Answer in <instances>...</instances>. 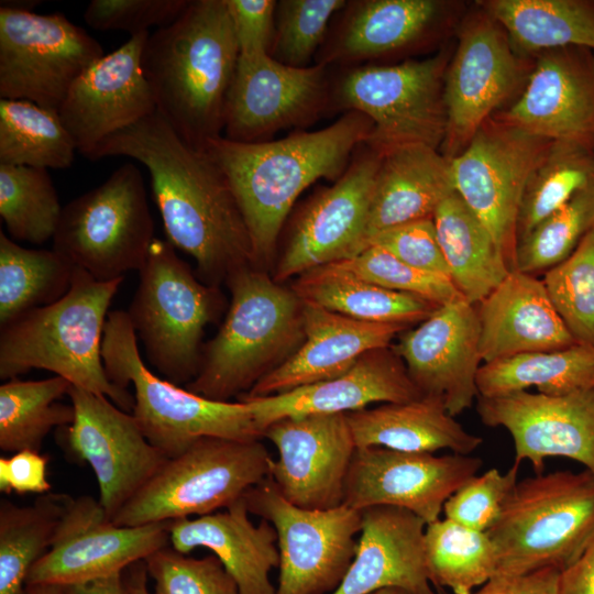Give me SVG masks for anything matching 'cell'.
Listing matches in <instances>:
<instances>
[{"instance_id": "19", "label": "cell", "mask_w": 594, "mask_h": 594, "mask_svg": "<svg viewBox=\"0 0 594 594\" xmlns=\"http://www.w3.org/2000/svg\"><path fill=\"white\" fill-rule=\"evenodd\" d=\"M382 156L360 145L343 175L310 198L290 228L274 279L284 282L362 251Z\"/></svg>"}, {"instance_id": "18", "label": "cell", "mask_w": 594, "mask_h": 594, "mask_svg": "<svg viewBox=\"0 0 594 594\" xmlns=\"http://www.w3.org/2000/svg\"><path fill=\"white\" fill-rule=\"evenodd\" d=\"M167 546V521L118 526L99 501L72 497L51 548L32 566L26 586H69L107 578Z\"/></svg>"}, {"instance_id": "23", "label": "cell", "mask_w": 594, "mask_h": 594, "mask_svg": "<svg viewBox=\"0 0 594 594\" xmlns=\"http://www.w3.org/2000/svg\"><path fill=\"white\" fill-rule=\"evenodd\" d=\"M150 32L131 35L89 66L70 87L58 114L77 151L88 157L108 136L156 111L142 68Z\"/></svg>"}, {"instance_id": "25", "label": "cell", "mask_w": 594, "mask_h": 594, "mask_svg": "<svg viewBox=\"0 0 594 594\" xmlns=\"http://www.w3.org/2000/svg\"><path fill=\"white\" fill-rule=\"evenodd\" d=\"M536 55L519 97L493 117L550 141L594 142V52L562 47Z\"/></svg>"}, {"instance_id": "52", "label": "cell", "mask_w": 594, "mask_h": 594, "mask_svg": "<svg viewBox=\"0 0 594 594\" xmlns=\"http://www.w3.org/2000/svg\"><path fill=\"white\" fill-rule=\"evenodd\" d=\"M378 245L416 268L450 278L432 218L399 224L380 232L366 244Z\"/></svg>"}, {"instance_id": "13", "label": "cell", "mask_w": 594, "mask_h": 594, "mask_svg": "<svg viewBox=\"0 0 594 594\" xmlns=\"http://www.w3.org/2000/svg\"><path fill=\"white\" fill-rule=\"evenodd\" d=\"M102 46L59 12L0 6V97L58 112L70 87Z\"/></svg>"}, {"instance_id": "33", "label": "cell", "mask_w": 594, "mask_h": 594, "mask_svg": "<svg viewBox=\"0 0 594 594\" xmlns=\"http://www.w3.org/2000/svg\"><path fill=\"white\" fill-rule=\"evenodd\" d=\"M346 419L356 448L426 453L448 449L470 455L483 442L482 437L464 429L448 413L444 402L435 396L351 411Z\"/></svg>"}, {"instance_id": "6", "label": "cell", "mask_w": 594, "mask_h": 594, "mask_svg": "<svg viewBox=\"0 0 594 594\" xmlns=\"http://www.w3.org/2000/svg\"><path fill=\"white\" fill-rule=\"evenodd\" d=\"M109 380L134 387L132 415L148 442L170 459L205 437L261 440L251 405L220 402L191 393L162 378L144 364L136 334L124 310L109 312L101 344Z\"/></svg>"}, {"instance_id": "56", "label": "cell", "mask_w": 594, "mask_h": 594, "mask_svg": "<svg viewBox=\"0 0 594 594\" xmlns=\"http://www.w3.org/2000/svg\"><path fill=\"white\" fill-rule=\"evenodd\" d=\"M559 594H594V539L580 558L560 573Z\"/></svg>"}, {"instance_id": "57", "label": "cell", "mask_w": 594, "mask_h": 594, "mask_svg": "<svg viewBox=\"0 0 594 594\" xmlns=\"http://www.w3.org/2000/svg\"><path fill=\"white\" fill-rule=\"evenodd\" d=\"M65 594H130L121 573L91 582L64 586Z\"/></svg>"}, {"instance_id": "16", "label": "cell", "mask_w": 594, "mask_h": 594, "mask_svg": "<svg viewBox=\"0 0 594 594\" xmlns=\"http://www.w3.org/2000/svg\"><path fill=\"white\" fill-rule=\"evenodd\" d=\"M75 417L59 428L67 453L92 469L99 503L112 520L167 461L143 435L132 413L109 398L72 385Z\"/></svg>"}, {"instance_id": "9", "label": "cell", "mask_w": 594, "mask_h": 594, "mask_svg": "<svg viewBox=\"0 0 594 594\" xmlns=\"http://www.w3.org/2000/svg\"><path fill=\"white\" fill-rule=\"evenodd\" d=\"M446 52L394 65L343 68L331 79L330 111H359L373 128L365 144L385 154L410 145L441 147L447 130L443 100Z\"/></svg>"}, {"instance_id": "50", "label": "cell", "mask_w": 594, "mask_h": 594, "mask_svg": "<svg viewBox=\"0 0 594 594\" xmlns=\"http://www.w3.org/2000/svg\"><path fill=\"white\" fill-rule=\"evenodd\" d=\"M519 464L505 473L490 469L474 475L444 503V517L479 531H487L518 482Z\"/></svg>"}, {"instance_id": "46", "label": "cell", "mask_w": 594, "mask_h": 594, "mask_svg": "<svg viewBox=\"0 0 594 594\" xmlns=\"http://www.w3.org/2000/svg\"><path fill=\"white\" fill-rule=\"evenodd\" d=\"M542 282L575 341L594 346V228L568 258L544 273Z\"/></svg>"}, {"instance_id": "15", "label": "cell", "mask_w": 594, "mask_h": 594, "mask_svg": "<svg viewBox=\"0 0 594 594\" xmlns=\"http://www.w3.org/2000/svg\"><path fill=\"white\" fill-rule=\"evenodd\" d=\"M329 67L284 65L267 53L239 54L223 109V134L238 143L271 141L286 129L304 130L330 111Z\"/></svg>"}, {"instance_id": "21", "label": "cell", "mask_w": 594, "mask_h": 594, "mask_svg": "<svg viewBox=\"0 0 594 594\" xmlns=\"http://www.w3.org/2000/svg\"><path fill=\"white\" fill-rule=\"evenodd\" d=\"M277 449L268 476L280 495L305 509L343 504L348 471L356 450L346 414L284 418L263 432Z\"/></svg>"}, {"instance_id": "14", "label": "cell", "mask_w": 594, "mask_h": 594, "mask_svg": "<svg viewBox=\"0 0 594 594\" xmlns=\"http://www.w3.org/2000/svg\"><path fill=\"white\" fill-rule=\"evenodd\" d=\"M551 142L492 117L450 161L455 191L491 232L512 271L522 194Z\"/></svg>"}, {"instance_id": "28", "label": "cell", "mask_w": 594, "mask_h": 594, "mask_svg": "<svg viewBox=\"0 0 594 594\" xmlns=\"http://www.w3.org/2000/svg\"><path fill=\"white\" fill-rule=\"evenodd\" d=\"M426 526L420 517L399 507L362 510L354 559L332 594H372L383 588L439 594L426 563Z\"/></svg>"}, {"instance_id": "60", "label": "cell", "mask_w": 594, "mask_h": 594, "mask_svg": "<svg viewBox=\"0 0 594 594\" xmlns=\"http://www.w3.org/2000/svg\"><path fill=\"white\" fill-rule=\"evenodd\" d=\"M372 594H409V593L403 590H398V588H383Z\"/></svg>"}, {"instance_id": "8", "label": "cell", "mask_w": 594, "mask_h": 594, "mask_svg": "<svg viewBox=\"0 0 594 594\" xmlns=\"http://www.w3.org/2000/svg\"><path fill=\"white\" fill-rule=\"evenodd\" d=\"M127 311L148 362L166 381L187 385L198 374L204 329L223 308L216 286L198 279L170 242L155 238Z\"/></svg>"}, {"instance_id": "27", "label": "cell", "mask_w": 594, "mask_h": 594, "mask_svg": "<svg viewBox=\"0 0 594 594\" xmlns=\"http://www.w3.org/2000/svg\"><path fill=\"white\" fill-rule=\"evenodd\" d=\"M444 13L438 0L346 1L316 64L346 68L413 51L429 41Z\"/></svg>"}, {"instance_id": "59", "label": "cell", "mask_w": 594, "mask_h": 594, "mask_svg": "<svg viewBox=\"0 0 594 594\" xmlns=\"http://www.w3.org/2000/svg\"><path fill=\"white\" fill-rule=\"evenodd\" d=\"M30 594H65L64 586L59 585H30L26 586Z\"/></svg>"}, {"instance_id": "43", "label": "cell", "mask_w": 594, "mask_h": 594, "mask_svg": "<svg viewBox=\"0 0 594 594\" xmlns=\"http://www.w3.org/2000/svg\"><path fill=\"white\" fill-rule=\"evenodd\" d=\"M592 182L594 142L552 141L526 184L517 220V242Z\"/></svg>"}, {"instance_id": "37", "label": "cell", "mask_w": 594, "mask_h": 594, "mask_svg": "<svg viewBox=\"0 0 594 594\" xmlns=\"http://www.w3.org/2000/svg\"><path fill=\"white\" fill-rule=\"evenodd\" d=\"M479 396L494 397L537 387L565 395L594 387V346L576 343L557 351L521 353L484 363L477 373Z\"/></svg>"}, {"instance_id": "45", "label": "cell", "mask_w": 594, "mask_h": 594, "mask_svg": "<svg viewBox=\"0 0 594 594\" xmlns=\"http://www.w3.org/2000/svg\"><path fill=\"white\" fill-rule=\"evenodd\" d=\"M594 228V182L517 242L514 271L535 275L560 264Z\"/></svg>"}, {"instance_id": "1", "label": "cell", "mask_w": 594, "mask_h": 594, "mask_svg": "<svg viewBox=\"0 0 594 594\" xmlns=\"http://www.w3.org/2000/svg\"><path fill=\"white\" fill-rule=\"evenodd\" d=\"M106 156H127L147 168L168 242L194 257L199 280L217 287L253 267L250 233L227 175L157 111L108 136L89 160Z\"/></svg>"}, {"instance_id": "22", "label": "cell", "mask_w": 594, "mask_h": 594, "mask_svg": "<svg viewBox=\"0 0 594 594\" xmlns=\"http://www.w3.org/2000/svg\"><path fill=\"white\" fill-rule=\"evenodd\" d=\"M476 410L484 425L509 432L514 463L528 461L541 474L548 458H568L594 473V387L565 395L479 396Z\"/></svg>"}, {"instance_id": "32", "label": "cell", "mask_w": 594, "mask_h": 594, "mask_svg": "<svg viewBox=\"0 0 594 594\" xmlns=\"http://www.w3.org/2000/svg\"><path fill=\"white\" fill-rule=\"evenodd\" d=\"M455 191L450 161L427 145H410L382 156L369 209L362 251L387 229L432 218Z\"/></svg>"}, {"instance_id": "34", "label": "cell", "mask_w": 594, "mask_h": 594, "mask_svg": "<svg viewBox=\"0 0 594 594\" xmlns=\"http://www.w3.org/2000/svg\"><path fill=\"white\" fill-rule=\"evenodd\" d=\"M432 219L451 282L465 301L477 305L512 272L503 252L457 191Z\"/></svg>"}, {"instance_id": "29", "label": "cell", "mask_w": 594, "mask_h": 594, "mask_svg": "<svg viewBox=\"0 0 594 594\" xmlns=\"http://www.w3.org/2000/svg\"><path fill=\"white\" fill-rule=\"evenodd\" d=\"M409 329L399 323L362 321L304 302L305 339L282 365L240 397H263L339 376L366 352L391 346Z\"/></svg>"}, {"instance_id": "36", "label": "cell", "mask_w": 594, "mask_h": 594, "mask_svg": "<svg viewBox=\"0 0 594 594\" xmlns=\"http://www.w3.org/2000/svg\"><path fill=\"white\" fill-rule=\"evenodd\" d=\"M292 289L305 304L345 317L410 327L429 318L440 305L356 277L317 267L298 276Z\"/></svg>"}, {"instance_id": "40", "label": "cell", "mask_w": 594, "mask_h": 594, "mask_svg": "<svg viewBox=\"0 0 594 594\" xmlns=\"http://www.w3.org/2000/svg\"><path fill=\"white\" fill-rule=\"evenodd\" d=\"M72 384L62 376L40 381L8 380L0 386V449L41 452L45 437L54 428L70 425L73 405L58 402Z\"/></svg>"}, {"instance_id": "10", "label": "cell", "mask_w": 594, "mask_h": 594, "mask_svg": "<svg viewBox=\"0 0 594 594\" xmlns=\"http://www.w3.org/2000/svg\"><path fill=\"white\" fill-rule=\"evenodd\" d=\"M271 459L261 440L201 438L167 459L112 521L142 526L226 509L268 476Z\"/></svg>"}, {"instance_id": "54", "label": "cell", "mask_w": 594, "mask_h": 594, "mask_svg": "<svg viewBox=\"0 0 594 594\" xmlns=\"http://www.w3.org/2000/svg\"><path fill=\"white\" fill-rule=\"evenodd\" d=\"M48 457L41 452L22 450L0 458L1 493L46 494L51 490L47 480Z\"/></svg>"}, {"instance_id": "24", "label": "cell", "mask_w": 594, "mask_h": 594, "mask_svg": "<svg viewBox=\"0 0 594 594\" xmlns=\"http://www.w3.org/2000/svg\"><path fill=\"white\" fill-rule=\"evenodd\" d=\"M422 396L439 397L455 417L479 397L482 356L476 307L464 299L440 306L392 345Z\"/></svg>"}, {"instance_id": "20", "label": "cell", "mask_w": 594, "mask_h": 594, "mask_svg": "<svg viewBox=\"0 0 594 594\" xmlns=\"http://www.w3.org/2000/svg\"><path fill=\"white\" fill-rule=\"evenodd\" d=\"M483 462L464 454L437 457L382 447L356 448L345 479L343 504L407 509L426 524L440 518L447 499L477 474Z\"/></svg>"}, {"instance_id": "42", "label": "cell", "mask_w": 594, "mask_h": 594, "mask_svg": "<svg viewBox=\"0 0 594 594\" xmlns=\"http://www.w3.org/2000/svg\"><path fill=\"white\" fill-rule=\"evenodd\" d=\"M76 151L58 112L26 100H0V165L67 168Z\"/></svg>"}, {"instance_id": "47", "label": "cell", "mask_w": 594, "mask_h": 594, "mask_svg": "<svg viewBox=\"0 0 594 594\" xmlns=\"http://www.w3.org/2000/svg\"><path fill=\"white\" fill-rule=\"evenodd\" d=\"M395 292L413 294L440 306L464 299L450 278L410 266L378 245L323 266Z\"/></svg>"}, {"instance_id": "55", "label": "cell", "mask_w": 594, "mask_h": 594, "mask_svg": "<svg viewBox=\"0 0 594 594\" xmlns=\"http://www.w3.org/2000/svg\"><path fill=\"white\" fill-rule=\"evenodd\" d=\"M560 573L547 568L517 575H496L472 594H559Z\"/></svg>"}, {"instance_id": "2", "label": "cell", "mask_w": 594, "mask_h": 594, "mask_svg": "<svg viewBox=\"0 0 594 594\" xmlns=\"http://www.w3.org/2000/svg\"><path fill=\"white\" fill-rule=\"evenodd\" d=\"M372 121L349 111L316 131L298 130L262 143H238L219 136L205 151L227 175L246 223L253 267L273 260L287 216L301 193L319 179L337 182L355 150L371 134Z\"/></svg>"}, {"instance_id": "4", "label": "cell", "mask_w": 594, "mask_h": 594, "mask_svg": "<svg viewBox=\"0 0 594 594\" xmlns=\"http://www.w3.org/2000/svg\"><path fill=\"white\" fill-rule=\"evenodd\" d=\"M123 279L97 280L76 267L59 300L0 328V377L46 370L132 413L134 396L109 380L101 358L108 310Z\"/></svg>"}, {"instance_id": "3", "label": "cell", "mask_w": 594, "mask_h": 594, "mask_svg": "<svg viewBox=\"0 0 594 594\" xmlns=\"http://www.w3.org/2000/svg\"><path fill=\"white\" fill-rule=\"evenodd\" d=\"M239 54L226 0L190 1L176 21L145 42L142 68L156 111L197 150L222 136Z\"/></svg>"}, {"instance_id": "11", "label": "cell", "mask_w": 594, "mask_h": 594, "mask_svg": "<svg viewBox=\"0 0 594 594\" xmlns=\"http://www.w3.org/2000/svg\"><path fill=\"white\" fill-rule=\"evenodd\" d=\"M155 239L143 176L133 163L63 207L53 250L109 282L143 267Z\"/></svg>"}, {"instance_id": "35", "label": "cell", "mask_w": 594, "mask_h": 594, "mask_svg": "<svg viewBox=\"0 0 594 594\" xmlns=\"http://www.w3.org/2000/svg\"><path fill=\"white\" fill-rule=\"evenodd\" d=\"M517 52L562 47L594 52V0H488L480 2Z\"/></svg>"}, {"instance_id": "7", "label": "cell", "mask_w": 594, "mask_h": 594, "mask_svg": "<svg viewBox=\"0 0 594 594\" xmlns=\"http://www.w3.org/2000/svg\"><path fill=\"white\" fill-rule=\"evenodd\" d=\"M486 532L497 549L495 576L562 572L594 539V473L556 471L518 481Z\"/></svg>"}, {"instance_id": "48", "label": "cell", "mask_w": 594, "mask_h": 594, "mask_svg": "<svg viewBox=\"0 0 594 594\" xmlns=\"http://www.w3.org/2000/svg\"><path fill=\"white\" fill-rule=\"evenodd\" d=\"M345 0H279L270 55L292 67H308Z\"/></svg>"}, {"instance_id": "44", "label": "cell", "mask_w": 594, "mask_h": 594, "mask_svg": "<svg viewBox=\"0 0 594 594\" xmlns=\"http://www.w3.org/2000/svg\"><path fill=\"white\" fill-rule=\"evenodd\" d=\"M62 210L48 169L0 165V216L12 240L53 239Z\"/></svg>"}, {"instance_id": "26", "label": "cell", "mask_w": 594, "mask_h": 594, "mask_svg": "<svg viewBox=\"0 0 594 594\" xmlns=\"http://www.w3.org/2000/svg\"><path fill=\"white\" fill-rule=\"evenodd\" d=\"M404 361L393 346L371 350L345 373L319 383L263 397H240L264 430L284 418L316 414H348L374 403H404L421 397Z\"/></svg>"}, {"instance_id": "30", "label": "cell", "mask_w": 594, "mask_h": 594, "mask_svg": "<svg viewBox=\"0 0 594 594\" xmlns=\"http://www.w3.org/2000/svg\"><path fill=\"white\" fill-rule=\"evenodd\" d=\"M475 307L484 363L578 343L554 309L542 279L535 275L512 271Z\"/></svg>"}, {"instance_id": "41", "label": "cell", "mask_w": 594, "mask_h": 594, "mask_svg": "<svg viewBox=\"0 0 594 594\" xmlns=\"http://www.w3.org/2000/svg\"><path fill=\"white\" fill-rule=\"evenodd\" d=\"M425 554L437 591L472 594L497 572V549L488 534L446 517L427 524Z\"/></svg>"}, {"instance_id": "49", "label": "cell", "mask_w": 594, "mask_h": 594, "mask_svg": "<svg viewBox=\"0 0 594 594\" xmlns=\"http://www.w3.org/2000/svg\"><path fill=\"white\" fill-rule=\"evenodd\" d=\"M144 562L154 594H239L237 582L215 554L197 559L167 546Z\"/></svg>"}, {"instance_id": "31", "label": "cell", "mask_w": 594, "mask_h": 594, "mask_svg": "<svg viewBox=\"0 0 594 594\" xmlns=\"http://www.w3.org/2000/svg\"><path fill=\"white\" fill-rule=\"evenodd\" d=\"M243 499L223 512L167 521L169 546L188 554L209 549L238 584L239 594H276L270 579L279 565L275 528L265 519L255 525Z\"/></svg>"}, {"instance_id": "5", "label": "cell", "mask_w": 594, "mask_h": 594, "mask_svg": "<svg viewBox=\"0 0 594 594\" xmlns=\"http://www.w3.org/2000/svg\"><path fill=\"white\" fill-rule=\"evenodd\" d=\"M231 302L217 336L205 345L197 376L185 388L229 402L288 360L305 339L304 302L292 288L254 267L227 278Z\"/></svg>"}, {"instance_id": "12", "label": "cell", "mask_w": 594, "mask_h": 594, "mask_svg": "<svg viewBox=\"0 0 594 594\" xmlns=\"http://www.w3.org/2000/svg\"><path fill=\"white\" fill-rule=\"evenodd\" d=\"M250 514L277 534L279 575L276 594H332L355 556L362 512L341 505L305 509L284 498L270 476L243 496Z\"/></svg>"}, {"instance_id": "39", "label": "cell", "mask_w": 594, "mask_h": 594, "mask_svg": "<svg viewBox=\"0 0 594 594\" xmlns=\"http://www.w3.org/2000/svg\"><path fill=\"white\" fill-rule=\"evenodd\" d=\"M75 268L55 250L23 248L0 231V328L59 300Z\"/></svg>"}, {"instance_id": "38", "label": "cell", "mask_w": 594, "mask_h": 594, "mask_svg": "<svg viewBox=\"0 0 594 594\" xmlns=\"http://www.w3.org/2000/svg\"><path fill=\"white\" fill-rule=\"evenodd\" d=\"M70 499L48 492L30 506L0 502V594H30L28 575L51 548Z\"/></svg>"}, {"instance_id": "53", "label": "cell", "mask_w": 594, "mask_h": 594, "mask_svg": "<svg viewBox=\"0 0 594 594\" xmlns=\"http://www.w3.org/2000/svg\"><path fill=\"white\" fill-rule=\"evenodd\" d=\"M240 54H270L276 0H226Z\"/></svg>"}, {"instance_id": "17", "label": "cell", "mask_w": 594, "mask_h": 594, "mask_svg": "<svg viewBox=\"0 0 594 594\" xmlns=\"http://www.w3.org/2000/svg\"><path fill=\"white\" fill-rule=\"evenodd\" d=\"M522 75L518 52L501 24L483 9L469 16L444 74L447 130L441 153L449 161L517 90Z\"/></svg>"}, {"instance_id": "51", "label": "cell", "mask_w": 594, "mask_h": 594, "mask_svg": "<svg viewBox=\"0 0 594 594\" xmlns=\"http://www.w3.org/2000/svg\"><path fill=\"white\" fill-rule=\"evenodd\" d=\"M188 0H92L84 12L86 23L100 31L131 35L167 26L186 10Z\"/></svg>"}, {"instance_id": "58", "label": "cell", "mask_w": 594, "mask_h": 594, "mask_svg": "<svg viewBox=\"0 0 594 594\" xmlns=\"http://www.w3.org/2000/svg\"><path fill=\"white\" fill-rule=\"evenodd\" d=\"M147 575L144 561L136 562L130 566L129 576L125 579L130 594H154L147 587Z\"/></svg>"}]
</instances>
